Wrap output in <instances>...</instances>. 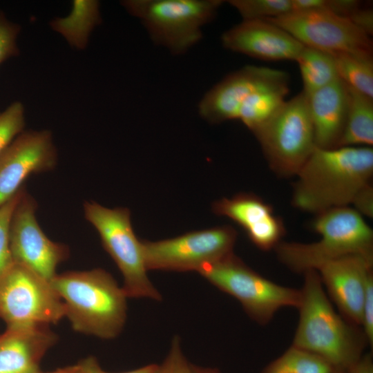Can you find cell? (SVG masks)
<instances>
[{
  "mask_svg": "<svg viewBox=\"0 0 373 373\" xmlns=\"http://www.w3.org/2000/svg\"><path fill=\"white\" fill-rule=\"evenodd\" d=\"M335 371L321 357L291 345L267 364L260 373H334Z\"/></svg>",
  "mask_w": 373,
  "mask_h": 373,
  "instance_id": "d4e9b609",
  "label": "cell"
},
{
  "mask_svg": "<svg viewBox=\"0 0 373 373\" xmlns=\"http://www.w3.org/2000/svg\"><path fill=\"white\" fill-rule=\"evenodd\" d=\"M285 82H289V79L283 70L245 66L211 87L200 101L198 113L210 124L237 119L240 105L250 94L260 88Z\"/></svg>",
  "mask_w": 373,
  "mask_h": 373,
  "instance_id": "5bb4252c",
  "label": "cell"
},
{
  "mask_svg": "<svg viewBox=\"0 0 373 373\" xmlns=\"http://www.w3.org/2000/svg\"><path fill=\"white\" fill-rule=\"evenodd\" d=\"M242 20H268L293 12L292 0H230Z\"/></svg>",
  "mask_w": 373,
  "mask_h": 373,
  "instance_id": "484cf974",
  "label": "cell"
},
{
  "mask_svg": "<svg viewBox=\"0 0 373 373\" xmlns=\"http://www.w3.org/2000/svg\"><path fill=\"white\" fill-rule=\"evenodd\" d=\"M182 373H220V372L216 368L198 366L186 361L183 367Z\"/></svg>",
  "mask_w": 373,
  "mask_h": 373,
  "instance_id": "d590c367",
  "label": "cell"
},
{
  "mask_svg": "<svg viewBox=\"0 0 373 373\" xmlns=\"http://www.w3.org/2000/svg\"><path fill=\"white\" fill-rule=\"evenodd\" d=\"M222 0H125L121 4L137 18L152 41L175 55L187 52L203 37Z\"/></svg>",
  "mask_w": 373,
  "mask_h": 373,
  "instance_id": "5b68a950",
  "label": "cell"
},
{
  "mask_svg": "<svg viewBox=\"0 0 373 373\" xmlns=\"http://www.w3.org/2000/svg\"><path fill=\"white\" fill-rule=\"evenodd\" d=\"M347 86V110L339 146L373 144V98Z\"/></svg>",
  "mask_w": 373,
  "mask_h": 373,
  "instance_id": "ffe728a7",
  "label": "cell"
},
{
  "mask_svg": "<svg viewBox=\"0 0 373 373\" xmlns=\"http://www.w3.org/2000/svg\"><path fill=\"white\" fill-rule=\"evenodd\" d=\"M289 90V82L267 86L255 90L240 105L237 119L253 133L283 104Z\"/></svg>",
  "mask_w": 373,
  "mask_h": 373,
  "instance_id": "7402d4cb",
  "label": "cell"
},
{
  "mask_svg": "<svg viewBox=\"0 0 373 373\" xmlns=\"http://www.w3.org/2000/svg\"><path fill=\"white\" fill-rule=\"evenodd\" d=\"M23 191V187L13 198L0 206V280L14 264L10 246V224Z\"/></svg>",
  "mask_w": 373,
  "mask_h": 373,
  "instance_id": "4316f807",
  "label": "cell"
},
{
  "mask_svg": "<svg viewBox=\"0 0 373 373\" xmlns=\"http://www.w3.org/2000/svg\"><path fill=\"white\" fill-rule=\"evenodd\" d=\"M186 361L182 351L180 338L175 336L168 355L163 363L157 365L154 373H182Z\"/></svg>",
  "mask_w": 373,
  "mask_h": 373,
  "instance_id": "f546056e",
  "label": "cell"
},
{
  "mask_svg": "<svg viewBox=\"0 0 373 373\" xmlns=\"http://www.w3.org/2000/svg\"><path fill=\"white\" fill-rule=\"evenodd\" d=\"M373 260L361 256H347L331 260L318 268L323 287L341 315L361 326L365 290L372 276Z\"/></svg>",
  "mask_w": 373,
  "mask_h": 373,
  "instance_id": "9a60e30c",
  "label": "cell"
},
{
  "mask_svg": "<svg viewBox=\"0 0 373 373\" xmlns=\"http://www.w3.org/2000/svg\"><path fill=\"white\" fill-rule=\"evenodd\" d=\"M86 373H111L104 371L99 365L97 360L93 356L83 359ZM157 364H149L140 368L119 373H154L157 367Z\"/></svg>",
  "mask_w": 373,
  "mask_h": 373,
  "instance_id": "836d02e7",
  "label": "cell"
},
{
  "mask_svg": "<svg viewBox=\"0 0 373 373\" xmlns=\"http://www.w3.org/2000/svg\"><path fill=\"white\" fill-rule=\"evenodd\" d=\"M367 344H373V276L367 284L362 310L361 325Z\"/></svg>",
  "mask_w": 373,
  "mask_h": 373,
  "instance_id": "4dcf8cb0",
  "label": "cell"
},
{
  "mask_svg": "<svg viewBox=\"0 0 373 373\" xmlns=\"http://www.w3.org/2000/svg\"><path fill=\"white\" fill-rule=\"evenodd\" d=\"M237 232L230 226L195 231L158 241H142L147 270L198 271L233 254Z\"/></svg>",
  "mask_w": 373,
  "mask_h": 373,
  "instance_id": "30bf717a",
  "label": "cell"
},
{
  "mask_svg": "<svg viewBox=\"0 0 373 373\" xmlns=\"http://www.w3.org/2000/svg\"><path fill=\"white\" fill-rule=\"evenodd\" d=\"M24 107L15 102L0 112V155L25 127Z\"/></svg>",
  "mask_w": 373,
  "mask_h": 373,
  "instance_id": "83f0119b",
  "label": "cell"
},
{
  "mask_svg": "<svg viewBox=\"0 0 373 373\" xmlns=\"http://www.w3.org/2000/svg\"><path fill=\"white\" fill-rule=\"evenodd\" d=\"M62 300L76 332L112 339L126 319V296L114 278L102 269L57 274L50 282Z\"/></svg>",
  "mask_w": 373,
  "mask_h": 373,
  "instance_id": "3957f363",
  "label": "cell"
},
{
  "mask_svg": "<svg viewBox=\"0 0 373 373\" xmlns=\"http://www.w3.org/2000/svg\"><path fill=\"white\" fill-rule=\"evenodd\" d=\"M348 19L359 29L372 37L373 32V12L372 8L361 6Z\"/></svg>",
  "mask_w": 373,
  "mask_h": 373,
  "instance_id": "d6a6232c",
  "label": "cell"
},
{
  "mask_svg": "<svg viewBox=\"0 0 373 373\" xmlns=\"http://www.w3.org/2000/svg\"><path fill=\"white\" fill-rule=\"evenodd\" d=\"M338 77L349 87L373 98V57L353 54L333 55Z\"/></svg>",
  "mask_w": 373,
  "mask_h": 373,
  "instance_id": "cb8c5ba5",
  "label": "cell"
},
{
  "mask_svg": "<svg viewBox=\"0 0 373 373\" xmlns=\"http://www.w3.org/2000/svg\"><path fill=\"white\" fill-rule=\"evenodd\" d=\"M307 97L316 147H338L347 110L346 84L338 78Z\"/></svg>",
  "mask_w": 373,
  "mask_h": 373,
  "instance_id": "d6986e66",
  "label": "cell"
},
{
  "mask_svg": "<svg viewBox=\"0 0 373 373\" xmlns=\"http://www.w3.org/2000/svg\"><path fill=\"white\" fill-rule=\"evenodd\" d=\"M253 133L276 173L296 175L316 147L307 95L302 90L285 101Z\"/></svg>",
  "mask_w": 373,
  "mask_h": 373,
  "instance_id": "ba28073f",
  "label": "cell"
},
{
  "mask_svg": "<svg viewBox=\"0 0 373 373\" xmlns=\"http://www.w3.org/2000/svg\"><path fill=\"white\" fill-rule=\"evenodd\" d=\"M352 204L355 210L367 217L373 215V189L370 184L363 188L354 200Z\"/></svg>",
  "mask_w": 373,
  "mask_h": 373,
  "instance_id": "1f68e13d",
  "label": "cell"
},
{
  "mask_svg": "<svg viewBox=\"0 0 373 373\" xmlns=\"http://www.w3.org/2000/svg\"><path fill=\"white\" fill-rule=\"evenodd\" d=\"M213 286L237 299L247 315L266 325L280 309L298 308L300 289L278 285L245 265L231 254L198 271Z\"/></svg>",
  "mask_w": 373,
  "mask_h": 373,
  "instance_id": "52a82bcc",
  "label": "cell"
},
{
  "mask_svg": "<svg viewBox=\"0 0 373 373\" xmlns=\"http://www.w3.org/2000/svg\"><path fill=\"white\" fill-rule=\"evenodd\" d=\"M48 325L7 328L0 335V373H40V363L57 341Z\"/></svg>",
  "mask_w": 373,
  "mask_h": 373,
  "instance_id": "ac0fdd59",
  "label": "cell"
},
{
  "mask_svg": "<svg viewBox=\"0 0 373 373\" xmlns=\"http://www.w3.org/2000/svg\"><path fill=\"white\" fill-rule=\"evenodd\" d=\"M334 373H345L344 371L336 370Z\"/></svg>",
  "mask_w": 373,
  "mask_h": 373,
  "instance_id": "74e56055",
  "label": "cell"
},
{
  "mask_svg": "<svg viewBox=\"0 0 373 373\" xmlns=\"http://www.w3.org/2000/svg\"><path fill=\"white\" fill-rule=\"evenodd\" d=\"M307 95L338 79L334 56L325 52L305 47L296 59Z\"/></svg>",
  "mask_w": 373,
  "mask_h": 373,
  "instance_id": "603a6c76",
  "label": "cell"
},
{
  "mask_svg": "<svg viewBox=\"0 0 373 373\" xmlns=\"http://www.w3.org/2000/svg\"><path fill=\"white\" fill-rule=\"evenodd\" d=\"M36 210L35 200L24 190L11 218L10 250L15 263L50 283L57 266L69 257V248L46 236L37 222Z\"/></svg>",
  "mask_w": 373,
  "mask_h": 373,
  "instance_id": "7c38bea8",
  "label": "cell"
},
{
  "mask_svg": "<svg viewBox=\"0 0 373 373\" xmlns=\"http://www.w3.org/2000/svg\"><path fill=\"white\" fill-rule=\"evenodd\" d=\"M64 304L51 283L15 263L0 280V318L7 328L57 323Z\"/></svg>",
  "mask_w": 373,
  "mask_h": 373,
  "instance_id": "9c48e42d",
  "label": "cell"
},
{
  "mask_svg": "<svg viewBox=\"0 0 373 373\" xmlns=\"http://www.w3.org/2000/svg\"><path fill=\"white\" fill-rule=\"evenodd\" d=\"M267 21L285 30L304 46L332 55L373 54L371 37L349 19L326 10L293 11Z\"/></svg>",
  "mask_w": 373,
  "mask_h": 373,
  "instance_id": "8fae6325",
  "label": "cell"
},
{
  "mask_svg": "<svg viewBox=\"0 0 373 373\" xmlns=\"http://www.w3.org/2000/svg\"><path fill=\"white\" fill-rule=\"evenodd\" d=\"M372 173V147H315L296 175L292 204L316 214L349 206L370 184Z\"/></svg>",
  "mask_w": 373,
  "mask_h": 373,
  "instance_id": "6da1fadb",
  "label": "cell"
},
{
  "mask_svg": "<svg viewBox=\"0 0 373 373\" xmlns=\"http://www.w3.org/2000/svg\"><path fill=\"white\" fill-rule=\"evenodd\" d=\"M298 307L299 319L291 345L321 357L336 370L345 372L363 355L367 344L363 330L333 308L318 273H303Z\"/></svg>",
  "mask_w": 373,
  "mask_h": 373,
  "instance_id": "7a4b0ae2",
  "label": "cell"
},
{
  "mask_svg": "<svg viewBox=\"0 0 373 373\" xmlns=\"http://www.w3.org/2000/svg\"><path fill=\"white\" fill-rule=\"evenodd\" d=\"M215 214L226 216L247 233L258 248L268 251L281 242L285 229L270 204L251 193H239L213 203Z\"/></svg>",
  "mask_w": 373,
  "mask_h": 373,
  "instance_id": "e0dca14e",
  "label": "cell"
},
{
  "mask_svg": "<svg viewBox=\"0 0 373 373\" xmlns=\"http://www.w3.org/2000/svg\"><path fill=\"white\" fill-rule=\"evenodd\" d=\"M101 21L99 1L75 0L69 15L53 19L50 25L55 31L61 34L71 46L82 50L86 47L90 32Z\"/></svg>",
  "mask_w": 373,
  "mask_h": 373,
  "instance_id": "44dd1931",
  "label": "cell"
},
{
  "mask_svg": "<svg viewBox=\"0 0 373 373\" xmlns=\"http://www.w3.org/2000/svg\"><path fill=\"white\" fill-rule=\"evenodd\" d=\"M316 215L312 228L321 237L318 241H281L275 247L278 258L287 268L303 274L347 256L373 260V231L356 210L347 206Z\"/></svg>",
  "mask_w": 373,
  "mask_h": 373,
  "instance_id": "277c9868",
  "label": "cell"
},
{
  "mask_svg": "<svg viewBox=\"0 0 373 373\" xmlns=\"http://www.w3.org/2000/svg\"><path fill=\"white\" fill-rule=\"evenodd\" d=\"M85 218L98 232L102 245L121 271L127 298L160 300L162 296L147 275L142 241L136 237L128 209H110L95 202L84 203Z\"/></svg>",
  "mask_w": 373,
  "mask_h": 373,
  "instance_id": "8992f818",
  "label": "cell"
},
{
  "mask_svg": "<svg viewBox=\"0 0 373 373\" xmlns=\"http://www.w3.org/2000/svg\"><path fill=\"white\" fill-rule=\"evenodd\" d=\"M221 42L227 50L267 61H296L304 48L267 20H242L222 34Z\"/></svg>",
  "mask_w": 373,
  "mask_h": 373,
  "instance_id": "2e32d148",
  "label": "cell"
},
{
  "mask_svg": "<svg viewBox=\"0 0 373 373\" xmlns=\"http://www.w3.org/2000/svg\"><path fill=\"white\" fill-rule=\"evenodd\" d=\"M345 373H373L372 354H363L360 359L350 366Z\"/></svg>",
  "mask_w": 373,
  "mask_h": 373,
  "instance_id": "e575fe53",
  "label": "cell"
},
{
  "mask_svg": "<svg viewBox=\"0 0 373 373\" xmlns=\"http://www.w3.org/2000/svg\"><path fill=\"white\" fill-rule=\"evenodd\" d=\"M44 373V372H40ZM46 373H86V368L83 360L78 363L62 368H59L52 372Z\"/></svg>",
  "mask_w": 373,
  "mask_h": 373,
  "instance_id": "8d00e7d4",
  "label": "cell"
},
{
  "mask_svg": "<svg viewBox=\"0 0 373 373\" xmlns=\"http://www.w3.org/2000/svg\"><path fill=\"white\" fill-rule=\"evenodd\" d=\"M57 151L49 130L23 131L0 155V206L13 198L33 174L52 170Z\"/></svg>",
  "mask_w": 373,
  "mask_h": 373,
  "instance_id": "4fadbf2b",
  "label": "cell"
},
{
  "mask_svg": "<svg viewBox=\"0 0 373 373\" xmlns=\"http://www.w3.org/2000/svg\"><path fill=\"white\" fill-rule=\"evenodd\" d=\"M20 31L21 26L10 21L0 11V64L12 57L19 55L17 38Z\"/></svg>",
  "mask_w": 373,
  "mask_h": 373,
  "instance_id": "f1b7e54d",
  "label": "cell"
}]
</instances>
